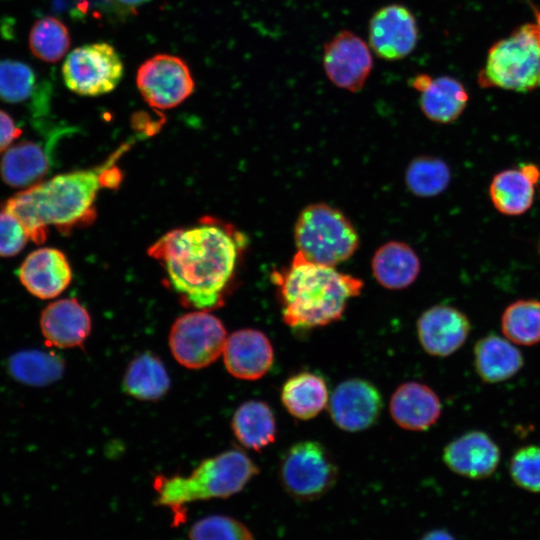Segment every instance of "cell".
Instances as JSON below:
<instances>
[{
  "label": "cell",
  "mask_w": 540,
  "mask_h": 540,
  "mask_svg": "<svg viewBox=\"0 0 540 540\" xmlns=\"http://www.w3.org/2000/svg\"><path fill=\"white\" fill-rule=\"evenodd\" d=\"M243 245L239 233L211 219L167 232L149 247L148 255L162 265L184 302L207 310L220 302Z\"/></svg>",
  "instance_id": "obj_1"
},
{
  "label": "cell",
  "mask_w": 540,
  "mask_h": 540,
  "mask_svg": "<svg viewBox=\"0 0 540 540\" xmlns=\"http://www.w3.org/2000/svg\"><path fill=\"white\" fill-rule=\"evenodd\" d=\"M133 142L122 144L97 166L61 173L22 189L5 200L2 209L20 221L35 244L45 242L49 227L68 235L91 224L99 192L120 185L123 175L116 164Z\"/></svg>",
  "instance_id": "obj_2"
},
{
  "label": "cell",
  "mask_w": 540,
  "mask_h": 540,
  "mask_svg": "<svg viewBox=\"0 0 540 540\" xmlns=\"http://www.w3.org/2000/svg\"><path fill=\"white\" fill-rule=\"evenodd\" d=\"M283 322L294 330H310L340 320L349 300L364 286L361 279L335 267L311 262L296 252L289 266L276 270Z\"/></svg>",
  "instance_id": "obj_3"
},
{
  "label": "cell",
  "mask_w": 540,
  "mask_h": 540,
  "mask_svg": "<svg viewBox=\"0 0 540 540\" xmlns=\"http://www.w3.org/2000/svg\"><path fill=\"white\" fill-rule=\"evenodd\" d=\"M258 473L256 464L243 451L228 450L203 460L187 476H157L153 484L155 503L169 509L179 525L185 521L187 505L235 495Z\"/></svg>",
  "instance_id": "obj_4"
},
{
  "label": "cell",
  "mask_w": 540,
  "mask_h": 540,
  "mask_svg": "<svg viewBox=\"0 0 540 540\" xmlns=\"http://www.w3.org/2000/svg\"><path fill=\"white\" fill-rule=\"evenodd\" d=\"M484 88L530 92L540 88V10L526 23L489 49L478 75Z\"/></svg>",
  "instance_id": "obj_5"
},
{
  "label": "cell",
  "mask_w": 540,
  "mask_h": 540,
  "mask_svg": "<svg viewBox=\"0 0 540 540\" xmlns=\"http://www.w3.org/2000/svg\"><path fill=\"white\" fill-rule=\"evenodd\" d=\"M294 241L304 258L331 267L348 260L359 247V236L351 221L339 209L322 202L300 211Z\"/></svg>",
  "instance_id": "obj_6"
},
{
  "label": "cell",
  "mask_w": 540,
  "mask_h": 540,
  "mask_svg": "<svg viewBox=\"0 0 540 540\" xmlns=\"http://www.w3.org/2000/svg\"><path fill=\"white\" fill-rule=\"evenodd\" d=\"M279 477L285 491L298 500H315L335 485L338 468L331 453L317 441H300L284 453Z\"/></svg>",
  "instance_id": "obj_7"
},
{
  "label": "cell",
  "mask_w": 540,
  "mask_h": 540,
  "mask_svg": "<svg viewBox=\"0 0 540 540\" xmlns=\"http://www.w3.org/2000/svg\"><path fill=\"white\" fill-rule=\"evenodd\" d=\"M123 73L120 55L106 42L73 49L62 65L66 87L80 96H100L111 92L120 83Z\"/></svg>",
  "instance_id": "obj_8"
},
{
  "label": "cell",
  "mask_w": 540,
  "mask_h": 540,
  "mask_svg": "<svg viewBox=\"0 0 540 540\" xmlns=\"http://www.w3.org/2000/svg\"><path fill=\"white\" fill-rule=\"evenodd\" d=\"M226 340L221 320L205 310L180 316L169 334L173 357L189 369L204 368L217 360L223 353Z\"/></svg>",
  "instance_id": "obj_9"
},
{
  "label": "cell",
  "mask_w": 540,
  "mask_h": 540,
  "mask_svg": "<svg viewBox=\"0 0 540 540\" xmlns=\"http://www.w3.org/2000/svg\"><path fill=\"white\" fill-rule=\"evenodd\" d=\"M136 84L143 99L155 109L178 106L195 87L187 64L169 54H157L142 63L137 71Z\"/></svg>",
  "instance_id": "obj_10"
},
{
  "label": "cell",
  "mask_w": 540,
  "mask_h": 540,
  "mask_svg": "<svg viewBox=\"0 0 540 540\" xmlns=\"http://www.w3.org/2000/svg\"><path fill=\"white\" fill-rule=\"evenodd\" d=\"M323 67L335 86L358 92L372 71L373 58L369 46L362 38L344 30L325 44Z\"/></svg>",
  "instance_id": "obj_11"
},
{
  "label": "cell",
  "mask_w": 540,
  "mask_h": 540,
  "mask_svg": "<svg viewBox=\"0 0 540 540\" xmlns=\"http://www.w3.org/2000/svg\"><path fill=\"white\" fill-rule=\"evenodd\" d=\"M383 408L379 390L369 381L350 378L332 392L328 410L333 423L343 431L360 432L374 425Z\"/></svg>",
  "instance_id": "obj_12"
},
{
  "label": "cell",
  "mask_w": 540,
  "mask_h": 540,
  "mask_svg": "<svg viewBox=\"0 0 540 540\" xmlns=\"http://www.w3.org/2000/svg\"><path fill=\"white\" fill-rule=\"evenodd\" d=\"M368 31L370 47L385 60L405 58L418 41L416 19L408 8L400 4L387 5L375 12Z\"/></svg>",
  "instance_id": "obj_13"
},
{
  "label": "cell",
  "mask_w": 540,
  "mask_h": 540,
  "mask_svg": "<svg viewBox=\"0 0 540 540\" xmlns=\"http://www.w3.org/2000/svg\"><path fill=\"white\" fill-rule=\"evenodd\" d=\"M416 330L420 345L426 353L436 357H447L466 342L471 324L468 317L459 309L437 304L420 315Z\"/></svg>",
  "instance_id": "obj_14"
},
{
  "label": "cell",
  "mask_w": 540,
  "mask_h": 540,
  "mask_svg": "<svg viewBox=\"0 0 540 540\" xmlns=\"http://www.w3.org/2000/svg\"><path fill=\"white\" fill-rule=\"evenodd\" d=\"M17 275L31 295L47 300L56 298L66 290L72 280V269L61 250L42 247L26 256Z\"/></svg>",
  "instance_id": "obj_15"
},
{
  "label": "cell",
  "mask_w": 540,
  "mask_h": 540,
  "mask_svg": "<svg viewBox=\"0 0 540 540\" xmlns=\"http://www.w3.org/2000/svg\"><path fill=\"white\" fill-rule=\"evenodd\" d=\"M496 442L483 431H469L449 442L443 450V461L454 473L484 479L492 475L500 462Z\"/></svg>",
  "instance_id": "obj_16"
},
{
  "label": "cell",
  "mask_w": 540,
  "mask_h": 540,
  "mask_svg": "<svg viewBox=\"0 0 540 540\" xmlns=\"http://www.w3.org/2000/svg\"><path fill=\"white\" fill-rule=\"evenodd\" d=\"M223 360L227 371L242 380H257L271 368L274 350L269 338L256 329H240L227 337Z\"/></svg>",
  "instance_id": "obj_17"
},
{
  "label": "cell",
  "mask_w": 540,
  "mask_h": 540,
  "mask_svg": "<svg viewBox=\"0 0 540 540\" xmlns=\"http://www.w3.org/2000/svg\"><path fill=\"white\" fill-rule=\"evenodd\" d=\"M39 325L48 345L74 348L81 346L89 336L91 318L77 299H59L42 310Z\"/></svg>",
  "instance_id": "obj_18"
},
{
  "label": "cell",
  "mask_w": 540,
  "mask_h": 540,
  "mask_svg": "<svg viewBox=\"0 0 540 540\" xmlns=\"http://www.w3.org/2000/svg\"><path fill=\"white\" fill-rule=\"evenodd\" d=\"M411 85L420 93L422 113L436 123L448 124L458 119L469 100L464 85L453 77L418 74Z\"/></svg>",
  "instance_id": "obj_19"
},
{
  "label": "cell",
  "mask_w": 540,
  "mask_h": 540,
  "mask_svg": "<svg viewBox=\"0 0 540 540\" xmlns=\"http://www.w3.org/2000/svg\"><path fill=\"white\" fill-rule=\"evenodd\" d=\"M390 414L394 422L409 431H424L433 426L441 415L438 395L419 382L401 384L391 396Z\"/></svg>",
  "instance_id": "obj_20"
},
{
  "label": "cell",
  "mask_w": 540,
  "mask_h": 540,
  "mask_svg": "<svg viewBox=\"0 0 540 540\" xmlns=\"http://www.w3.org/2000/svg\"><path fill=\"white\" fill-rule=\"evenodd\" d=\"M540 170L534 164H524L497 173L489 186V196L495 209L503 215L518 216L534 203Z\"/></svg>",
  "instance_id": "obj_21"
},
{
  "label": "cell",
  "mask_w": 540,
  "mask_h": 540,
  "mask_svg": "<svg viewBox=\"0 0 540 540\" xmlns=\"http://www.w3.org/2000/svg\"><path fill=\"white\" fill-rule=\"evenodd\" d=\"M421 263L415 250L402 241H388L373 254L371 270L375 280L389 290H402L414 283Z\"/></svg>",
  "instance_id": "obj_22"
},
{
  "label": "cell",
  "mask_w": 540,
  "mask_h": 540,
  "mask_svg": "<svg viewBox=\"0 0 540 540\" xmlns=\"http://www.w3.org/2000/svg\"><path fill=\"white\" fill-rule=\"evenodd\" d=\"M50 166L51 158L42 144L21 141L3 153L0 176L8 186L25 189L42 181Z\"/></svg>",
  "instance_id": "obj_23"
},
{
  "label": "cell",
  "mask_w": 540,
  "mask_h": 540,
  "mask_svg": "<svg viewBox=\"0 0 540 540\" xmlns=\"http://www.w3.org/2000/svg\"><path fill=\"white\" fill-rule=\"evenodd\" d=\"M473 355L477 375L490 384L512 378L524 364L523 356L514 343L496 334L480 338L475 343Z\"/></svg>",
  "instance_id": "obj_24"
},
{
  "label": "cell",
  "mask_w": 540,
  "mask_h": 540,
  "mask_svg": "<svg viewBox=\"0 0 540 540\" xmlns=\"http://www.w3.org/2000/svg\"><path fill=\"white\" fill-rule=\"evenodd\" d=\"M280 398L291 416L299 420H309L328 406L327 383L316 373L299 372L283 383Z\"/></svg>",
  "instance_id": "obj_25"
},
{
  "label": "cell",
  "mask_w": 540,
  "mask_h": 540,
  "mask_svg": "<svg viewBox=\"0 0 540 540\" xmlns=\"http://www.w3.org/2000/svg\"><path fill=\"white\" fill-rule=\"evenodd\" d=\"M236 439L246 448L260 451L275 441L277 425L271 407L258 400L242 403L232 418Z\"/></svg>",
  "instance_id": "obj_26"
},
{
  "label": "cell",
  "mask_w": 540,
  "mask_h": 540,
  "mask_svg": "<svg viewBox=\"0 0 540 540\" xmlns=\"http://www.w3.org/2000/svg\"><path fill=\"white\" fill-rule=\"evenodd\" d=\"M9 375L29 386H46L59 380L64 372L63 359L51 351L40 349L22 350L7 360Z\"/></svg>",
  "instance_id": "obj_27"
},
{
  "label": "cell",
  "mask_w": 540,
  "mask_h": 540,
  "mask_svg": "<svg viewBox=\"0 0 540 540\" xmlns=\"http://www.w3.org/2000/svg\"><path fill=\"white\" fill-rule=\"evenodd\" d=\"M123 386L126 393L138 400H157L168 391L170 379L160 359L143 353L129 364Z\"/></svg>",
  "instance_id": "obj_28"
},
{
  "label": "cell",
  "mask_w": 540,
  "mask_h": 540,
  "mask_svg": "<svg viewBox=\"0 0 540 540\" xmlns=\"http://www.w3.org/2000/svg\"><path fill=\"white\" fill-rule=\"evenodd\" d=\"M502 333L517 345L540 342V301L520 299L508 305L501 316Z\"/></svg>",
  "instance_id": "obj_29"
},
{
  "label": "cell",
  "mask_w": 540,
  "mask_h": 540,
  "mask_svg": "<svg viewBox=\"0 0 540 540\" xmlns=\"http://www.w3.org/2000/svg\"><path fill=\"white\" fill-rule=\"evenodd\" d=\"M451 171L445 161L433 156L413 159L405 171V183L411 193L418 197H434L446 190Z\"/></svg>",
  "instance_id": "obj_30"
},
{
  "label": "cell",
  "mask_w": 540,
  "mask_h": 540,
  "mask_svg": "<svg viewBox=\"0 0 540 540\" xmlns=\"http://www.w3.org/2000/svg\"><path fill=\"white\" fill-rule=\"evenodd\" d=\"M28 44L32 54L47 63L62 59L69 50L71 37L66 25L56 17L37 20L29 32Z\"/></svg>",
  "instance_id": "obj_31"
},
{
  "label": "cell",
  "mask_w": 540,
  "mask_h": 540,
  "mask_svg": "<svg viewBox=\"0 0 540 540\" xmlns=\"http://www.w3.org/2000/svg\"><path fill=\"white\" fill-rule=\"evenodd\" d=\"M35 74L32 68L20 61L5 59L0 61V99L11 104L24 102L35 88Z\"/></svg>",
  "instance_id": "obj_32"
},
{
  "label": "cell",
  "mask_w": 540,
  "mask_h": 540,
  "mask_svg": "<svg viewBox=\"0 0 540 540\" xmlns=\"http://www.w3.org/2000/svg\"><path fill=\"white\" fill-rule=\"evenodd\" d=\"M189 540H254L253 533L242 522L226 515H210L194 522Z\"/></svg>",
  "instance_id": "obj_33"
},
{
  "label": "cell",
  "mask_w": 540,
  "mask_h": 540,
  "mask_svg": "<svg viewBox=\"0 0 540 540\" xmlns=\"http://www.w3.org/2000/svg\"><path fill=\"white\" fill-rule=\"evenodd\" d=\"M509 471L515 484L530 492H540V446L527 445L514 452Z\"/></svg>",
  "instance_id": "obj_34"
},
{
  "label": "cell",
  "mask_w": 540,
  "mask_h": 540,
  "mask_svg": "<svg viewBox=\"0 0 540 540\" xmlns=\"http://www.w3.org/2000/svg\"><path fill=\"white\" fill-rule=\"evenodd\" d=\"M29 241L20 221L11 213L0 210V257L8 258L19 254Z\"/></svg>",
  "instance_id": "obj_35"
},
{
  "label": "cell",
  "mask_w": 540,
  "mask_h": 540,
  "mask_svg": "<svg viewBox=\"0 0 540 540\" xmlns=\"http://www.w3.org/2000/svg\"><path fill=\"white\" fill-rule=\"evenodd\" d=\"M22 134L14 119L0 109V153H4Z\"/></svg>",
  "instance_id": "obj_36"
},
{
  "label": "cell",
  "mask_w": 540,
  "mask_h": 540,
  "mask_svg": "<svg viewBox=\"0 0 540 540\" xmlns=\"http://www.w3.org/2000/svg\"><path fill=\"white\" fill-rule=\"evenodd\" d=\"M420 540H455L447 531L442 529L432 530L425 534Z\"/></svg>",
  "instance_id": "obj_37"
},
{
  "label": "cell",
  "mask_w": 540,
  "mask_h": 540,
  "mask_svg": "<svg viewBox=\"0 0 540 540\" xmlns=\"http://www.w3.org/2000/svg\"><path fill=\"white\" fill-rule=\"evenodd\" d=\"M117 4L125 8H136L147 3L150 0H115Z\"/></svg>",
  "instance_id": "obj_38"
},
{
  "label": "cell",
  "mask_w": 540,
  "mask_h": 540,
  "mask_svg": "<svg viewBox=\"0 0 540 540\" xmlns=\"http://www.w3.org/2000/svg\"><path fill=\"white\" fill-rule=\"evenodd\" d=\"M538 250H539V255H540V240H539Z\"/></svg>",
  "instance_id": "obj_39"
}]
</instances>
